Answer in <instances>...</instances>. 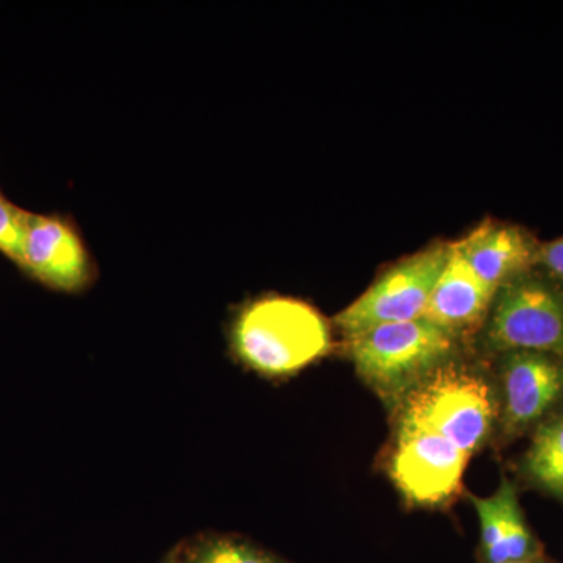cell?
<instances>
[{
	"mask_svg": "<svg viewBox=\"0 0 563 563\" xmlns=\"http://www.w3.org/2000/svg\"><path fill=\"white\" fill-rule=\"evenodd\" d=\"M239 361L263 376H290L332 350L331 325L310 303L265 296L243 307L231 331Z\"/></svg>",
	"mask_w": 563,
	"mask_h": 563,
	"instance_id": "1",
	"label": "cell"
},
{
	"mask_svg": "<svg viewBox=\"0 0 563 563\" xmlns=\"http://www.w3.org/2000/svg\"><path fill=\"white\" fill-rule=\"evenodd\" d=\"M398 428L443 437L473 455L498 432L495 377L453 361L439 366L399 404Z\"/></svg>",
	"mask_w": 563,
	"mask_h": 563,
	"instance_id": "2",
	"label": "cell"
},
{
	"mask_svg": "<svg viewBox=\"0 0 563 563\" xmlns=\"http://www.w3.org/2000/svg\"><path fill=\"white\" fill-rule=\"evenodd\" d=\"M459 342L439 325L418 318L346 336V350L358 376L388 406L399 407L429 374L453 361Z\"/></svg>",
	"mask_w": 563,
	"mask_h": 563,
	"instance_id": "3",
	"label": "cell"
},
{
	"mask_svg": "<svg viewBox=\"0 0 563 563\" xmlns=\"http://www.w3.org/2000/svg\"><path fill=\"white\" fill-rule=\"evenodd\" d=\"M479 333L492 357L532 351L563 358V288L537 266L520 274L496 292Z\"/></svg>",
	"mask_w": 563,
	"mask_h": 563,
	"instance_id": "4",
	"label": "cell"
},
{
	"mask_svg": "<svg viewBox=\"0 0 563 563\" xmlns=\"http://www.w3.org/2000/svg\"><path fill=\"white\" fill-rule=\"evenodd\" d=\"M451 243H433L380 274L368 290L335 317L344 339L380 324L418 320L442 274Z\"/></svg>",
	"mask_w": 563,
	"mask_h": 563,
	"instance_id": "5",
	"label": "cell"
},
{
	"mask_svg": "<svg viewBox=\"0 0 563 563\" xmlns=\"http://www.w3.org/2000/svg\"><path fill=\"white\" fill-rule=\"evenodd\" d=\"M496 358L499 439L512 443L563 410V358L514 351Z\"/></svg>",
	"mask_w": 563,
	"mask_h": 563,
	"instance_id": "6",
	"label": "cell"
},
{
	"mask_svg": "<svg viewBox=\"0 0 563 563\" xmlns=\"http://www.w3.org/2000/svg\"><path fill=\"white\" fill-rule=\"evenodd\" d=\"M470 457L437 433L398 428L388 473L407 503L437 507L461 492Z\"/></svg>",
	"mask_w": 563,
	"mask_h": 563,
	"instance_id": "7",
	"label": "cell"
},
{
	"mask_svg": "<svg viewBox=\"0 0 563 563\" xmlns=\"http://www.w3.org/2000/svg\"><path fill=\"white\" fill-rule=\"evenodd\" d=\"M22 272L52 290L77 292L95 279V265L79 231L58 214H31Z\"/></svg>",
	"mask_w": 563,
	"mask_h": 563,
	"instance_id": "8",
	"label": "cell"
},
{
	"mask_svg": "<svg viewBox=\"0 0 563 563\" xmlns=\"http://www.w3.org/2000/svg\"><path fill=\"white\" fill-rule=\"evenodd\" d=\"M453 246L496 295L507 282L536 268L540 242L523 225L485 218Z\"/></svg>",
	"mask_w": 563,
	"mask_h": 563,
	"instance_id": "9",
	"label": "cell"
},
{
	"mask_svg": "<svg viewBox=\"0 0 563 563\" xmlns=\"http://www.w3.org/2000/svg\"><path fill=\"white\" fill-rule=\"evenodd\" d=\"M481 525V563L540 561L543 543L526 521L517 485L503 476L498 490L488 498L470 496Z\"/></svg>",
	"mask_w": 563,
	"mask_h": 563,
	"instance_id": "10",
	"label": "cell"
},
{
	"mask_svg": "<svg viewBox=\"0 0 563 563\" xmlns=\"http://www.w3.org/2000/svg\"><path fill=\"white\" fill-rule=\"evenodd\" d=\"M493 299L495 292L473 273L451 243L450 257L421 318L462 340L481 332Z\"/></svg>",
	"mask_w": 563,
	"mask_h": 563,
	"instance_id": "11",
	"label": "cell"
},
{
	"mask_svg": "<svg viewBox=\"0 0 563 563\" xmlns=\"http://www.w3.org/2000/svg\"><path fill=\"white\" fill-rule=\"evenodd\" d=\"M518 472L532 490L563 504V410L533 429Z\"/></svg>",
	"mask_w": 563,
	"mask_h": 563,
	"instance_id": "12",
	"label": "cell"
},
{
	"mask_svg": "<svg viewBox=\"0 0 563 563\" xmlns=\"http://www.w3.org/2000/svg\"><path fill=\"white\" fill-rule=\"evenodd\" d=\"M177 563H290L235 536L202 533L177 544Z\"/></svg>",
	"mask_w": 563,
	"mask_h": 563,
	"instance_id": "13",
	"label": "cell"
},
{
	"mask_svg": "<svg viewBox=\"0 0 563 563\" xmlns=\"http://www.w3.org/2000/svg\"><path fill=\"white\" fill-rule=\"evenodd\" d=\"M31 211L21 209L0 192V254L20 265Z\"/></svg>",
	"mask_w": 563,
	"mask_h": 563,
	"instance_id": "14",
	"label": "cell"
},
{
	"mask_svg": "<svg viewBox=\"0 0 563 563\" xmlns=\"http://www.w3.org/2000/svg\"><path fill=\"white\" fill-rule=\"evenodd\" d=\"M536 266L563 288V235L551 242L540 243Z\"/></svg>",
	"mask_w": 563,
	"mask_h": 563,
	"instance_id": "15",
	"label": "cell"
},
{
	"mask_svg": "<svg viewBox=\"0 0 563 563\" xmlns=\"http://www.w3.org/2000/svg\"><path fill=\"white\" fill-rule=\"evenodd\" d=\"M161 563H177L176 548H173V550L162 559Z\"/></svg>",
	"mask_w": 563,
	"mask_h": 563,
	"instance_id": "16",
	"label": "cell"
},
{
	"mask_svg": "<svg viewBox=\"0 0 563 563\" xmlns=\"http://www.w3.org/2000/svg\"><path fill=\"white\" fill-rule=\"evenodd\" d=\"M509 563H553L550 561V559L544 558L540 559V561H525V562H509Z\"/></svg>",
	"mask_w": 563,
	"mask_h": 563,
	"instance_id": "17",
	"label": "cell"
}]
</instances>
